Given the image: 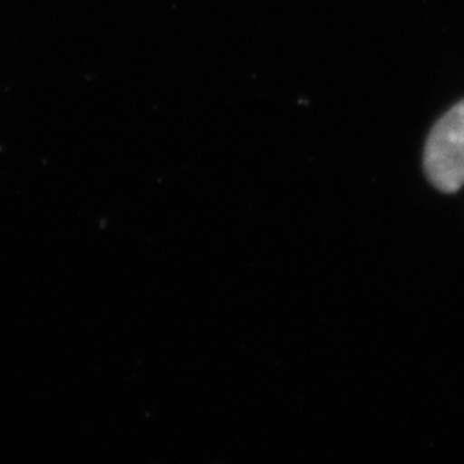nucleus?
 I'll return each mask as SVG.
<instances>
[{
  "label": "nucleus",
  "instance_id": "nucleus-1",
  "mask_svg": "<svg viewBox=\"0 0 464 464\" xmlns=\"http://www.w3.org/2000/svg\"><path fill=\"white\" fill-rule=\"evenodd\" d=\"M425 175L442 193L464 185V100L439 119L424 150Z\"/></svg>",
  "mask_w": 464,
  "mask_h": 464
}]
</instances>
